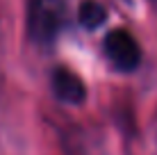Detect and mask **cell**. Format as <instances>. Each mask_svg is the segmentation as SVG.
Here are the masks:
<instances>
[{
  "label": "cell",
  "instance_id": "6da1fadb",
  "mask_svg": "<svg viewBox=\"0 0 157 155\" xmlns=\"http://www.w3.org/2000/svg\"><path fill=\"white\" fill-rule=\"evenodd\" d=\"M66 23L64 0H30L28 5V37L36 46H50Z\"/></svg>",
  "mask_w": 157,
  "mask_h": 155
},
{
  "label": "cell",
  "instance_id": "7a4b0ae2",
  "mask_svg": "<svg viewBox=\"0 0 157 155\" xmlns=\"http://www.w3.org/2000/svg\"><path fill=\"white\" fill-rule=\"evenodd\" d=\"M105 52L118 71H134L141 62V50L128 30H112L105 37Z\"/></svg>",
  "mask_w": 157,
  "mask_h": 155
},
{
  "label": "cell",
  "instance_id": "3957f363",
  "mask_svg": "<svg viewBox=\"0 0 157 155\" xmlns=\"http://www.w3.org/2000/svg\"><path fill=\"white\" fill-rule=\"evenodd\" d=\"M50 82H52V91H55L57 100H62V103H66V105L84 103L86 87L73 71H68V68H55Z\"/></svg>",
  "mask_w": 157,
  "mask_h": 155
},
{
  "label": "cell",
  "instance_id": "277c9868",
  "mask_svg": "<svg viewBox=\"0 0 157 155\" xmlns=\"http://www.w3.org/2000/svg\"><path fill=\"white\" fill-rule=\"evenodd\" d=\"M107 18V9L96 0H84L78 9V23L86 30H98Z\"/></svg>",
  "mask_w": 157,
  "mask_h": 155
}]
</instances>
